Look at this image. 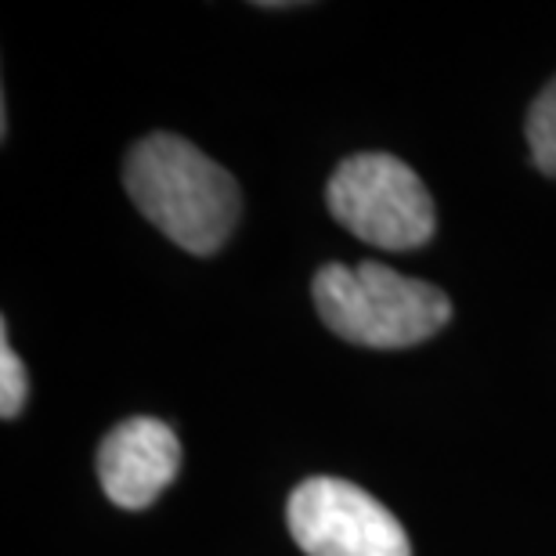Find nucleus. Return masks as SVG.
Wrapping results in <instances>:
<instances>
[{
    "label": "nucleus",
    "instance_id": "obj_1",
    "mask_svg": "<svg viewBox=\"0 0 556 556\" xmlns=\"http://www.w3.org/2000/svg\"><path fill=\"white\" fill-rule=\"evenodd\" d=\"M127 195L166 239L210 257L239 225V185L217 160L177 135H149L127 152Z\"/></svg>",
    "mask_w": 556,
    "mask_h": 556
},
{
    "label": "nucleus",
    "instance_id": "obj_2",
    "mask_svg": "<svg viewBox=\"0 0 556 556\" xmlns=\"http://www.w3.org/2000/svg\"><path fill=\"white\" fill-rule=\"evenodd\" d=\"M321 321L358 348H413L452 321V300L387 264H326L311 282Z\"/></svg>",
    "mask_w": 556,
    "mask_h": 556
},
{
    "label": "nucleus",
    "instance_id": "obj_5",
    "mask_svg": "<svg viewBox=\"0 0 556 556\" xmlns=\"http://www.w3.org/2000/svg\"><path fill=\"white\" fill-rule=\"evenodd\" d=\"M181 470V441L163 419L130 416L98 444V477L119 509H144Z\"/></svg>",
    "mask_w": 556,
    "mask_h": 556
},
{
    "label": "nucleus",
    "instance_id": "obj_3",
    "mask_svg": "<svg viewBox=\"0 0 556 556\" xmlns=\"http://www.w3.org/2000/svg\"><path fill=\"white\" fill-rule=\"evenodd\" d=\"M326 203L351 236L376 250L427 247L438 228L427 185L391 152L348 155L329 177Z\"/></svg>",
    "mask_w": 556,
    "mask_h": 556
},
{
    "label": "nucleus",
    "instance_id": "obj_6",
    "mask_svg": "<svg viewBox=\"0 0 556 556\" xmlns=\"http://www.w3.org/2000/svg\"><path fill=\"white\" fill-rule=\"evenodd\" d=\"M528 144H531V160L542 174L556 177V80L542 91L528 109Z\"/></svg>",
    "mask_w": 556,
    "mask_h": 556
},
{
    "label": "nucleus",
    "instance_id": "obj_7",
    "mask_svg": "<svg viewBox=\"0 0 556 556\" xmlns=\"http://www.w3.org/2000/svg\"><path fill=\"white\" fill-rule=\"evenodd\" d=\"M4 337H0V416L4 419H15L26 405V394H29V380H26V369H22V358L15 354L8 340V326Z\"/></svg>",
    "mask_w": 556,
    "mask_h": 556
},
{
    "label": "nucleus",
    "instance_id": "obj_4",
    "mask_svg": "<svg viewBox=\"0 0 556 556\" xmlns=\"http://www.w3.org/2000/svg\"><path fill=\"white\" fill-rule=\"evenodd\" d=\"M289 535L307 556H413L391 509L340 477H307L286 503Z\"/></svg>",
    "mask_w": 556,
    "mask_h": 556
}]
</instances>
